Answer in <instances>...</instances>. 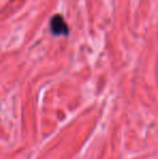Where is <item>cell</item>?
Returning a JSON list of instances; mask_svg holds the SVG:
<instances>
[{
    "mask_svg": "<svg viewBox=\"0 0 158 159\" xmlns=\"http://www.w3.org/2000/svg\"><path fill=\"white\" fill-rule=\"evenodd\" d=\"M50 32L55 37H61V36H68L70 34V27L66 24L63 15L55 14L50 20Z\"/></svg>",
    "mask_w": 158,
    "mask_h": 159,
    "instance_id": "1",
    "label": "cell"
}]
</instances>
